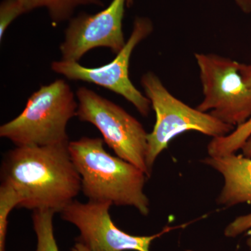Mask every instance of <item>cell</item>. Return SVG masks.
I'll return each mask as SVG.
<instances>
[{"label": "cell", "instance_id": "9a60e30c", "mask_svg": "<svg viewBox=\"0 0 251 251\" xmlns=\"http://www.w3.org/2000/svg\"><path fill=\"white\" fill-rule=\"evenodd\" d=\"M245 232L249 236L247 245L251 251V213L234 219L226 227L224 234L227 237H236Z\"/></svg>", "mask_w": 251, "mask_h": 251}, {"label": "cell", "instance_id": "ffe728a7", "mask_svg": "<svg viewBox=\"0 0 251 251\" xmlns=\"http://www.w3.org/2000/svg\"></svg>", "mask_w": 251, "mask_h": 251}, {"label": "cell", "instance_id": "5bb4252c", "mask_svg": "<svg viewBox=\"0 0 251 251\" xmlns=\"http://www.w3.org/2000/svg\"><path fill=\"white\" fill-rule=\"evenodd\" d=\"M23 14L15 0H4L0 6V40H2L5 31L10 24Z\"/></svg>", "mask_w": 251, "mask_h": 251}, {"label": "cell", "instance_id": "ac0fdd59", "mask_svg": "<svg viewBox=\"0 0 251 251\" xmlns=\"http://www.w3.org/2000/svg\"><path fill=\"white\" fill-rule=\"evenodd\" d=\"M242 150L244 156L251 158V136L243 145Z\"/></svg>", "mask_w": 251, "mask_h": 251}, {"label": "cell", "instance_id": "7a4b0ae2", "mask_svg": "<svg viewBox=\"0 0 251 251\" xmlns=\"http://www.w3.org/2000/svg\"><path fill=\"white\" fill-rule=\"evenodd\" d=\"M99 138L82 137L68 148L81 178V191L89 201L132 206L149 215L150 200L144 192L146 174L134 165L113 156Z\"/></svg>", "mask_w": 251, "mask_h": 251}, {"label": "cell", "instance_id": "9c48e42d", "mask_svg": "<svg viewBox=\"0 0 251 251\" xmlns=\"http://www.w3.org/2000/svg\"><path fill=\"white\" fill-rule=\"evenodd\" d=\"M132 0H112L106 9L90 15L81 13L69 21L59 49L63 60L78 62L91 50L108 48L118 54L126 43L122 21Z\"/></svg>", "mask_w": 251, "mask_h": 251}, {"label": "cell", "instance_id": "3957f363", "mask_svg": "<svg viewBox=\"0 0 251 251\" xmlns=\"http://www.w3.org/2000/svg\"><path fill=\"white\" fill-rule=\"evenodd\" d=\"M78 103L62 79L41 86L28 99L18 116L0 127V136L16 147L69 143L67 126L76 116Z\"/></svg>", "mask_w": 251, "mask_h": 251}, {"label": "cell", "instance_id": "4fadbf2b", "mask_svg": "<svg viewBox=\"0 0 251 251\" xmlns=\"http://www.w3.org/2000/svg\"><path fill=\"white\" fill-rule=\"evenodd\" d=\"M21 198L14 188L8 185H0V251H5L9 216L14 208L18 207Z\"/></svg>", "mask_w": 251, "mask_h": 251}, {"label": "cell", "instance_id": "8fae6325", "mask_svg": "<svg viewBox=\"0 0 251 251\" xmlns=\"http://www.w3.org/2000/svg\"><path fill=\"white\" fill-rule=\"evenodd\" d=\"M23 14L39 7H46L53 24L72 18L74 10L81 5L103 6L100 0H16Z\"/></svg>", "mask_w": 251, "mask_h": 251}, {"label": "cell", "instance_id": "8992f818", "mask_svg": "<svg viewBox=\"0 0 251 251\" xmlns=\"http://www.w3.org/2000/svg\"><path fill=\"white\" fill-rule=\"evenodd\" d=\"M204 99L196 107L233 126L251 118V89L239 74L240 63L217 54L196 53Z\"/></svg>", "mask_w": 251, "mask_h": 251}, {"label": "cell", "instance_id": "52a82bcc", "mask_svg": "<svg viewBox=\"0 0 251 251\" xmlns=\"http://www.w3.org/2000/svg\"><path fill=\"white\" fill-rule=\"evenodd\" d=\"M112 203L73 201L60 212L61 218L77 227L80 232L72 251H151L157 238L187 224L166 227L151 236H135L119 228L110 214Z\"/></svg>", "mask_w": 251, "mask_h": 251}, {"label": "cell", "instance_id": "30bf717a", "mask_svg": "<svg viewBox=\"0 0 251 251\" xmlns=\"http://www.w3.org/2000/svg\"><path fill=\"white\" fill-rule=\"evenodd\" d=\"M203 163L223 175L225 184L218 204L229 207L251 202V158L233 154L209 156Z\"/></svg>", "mask_w": 251, "mask_h": 251}, {"label": "cell", "instance_id": "ba28073f", "mask_svg": "<svg viewBox=\"0 0 251 251\" xmlns=\"http://www.w3.org/2000/svg\"><path fill=\"white\" fill-rule=\"evenodd\" d=\"M153 29L152 23L149 18H136L133 30L125 47L106 65L88 68L80 65L78 62L62 59L52 62L51 69L69 80H82L95 84L121 95L134 105L140 115L148 117L151 111V102L132 83L128 75V68L135 48L147 39Z\"/></svg>", "mask_w": 251, "mask_h": 251}, {"label": "cell", "instance_id": "e0dca14e", "mask_svg": "<svg viewBox=\"0 0 251 251\" xmlns=\"http://www.w3.org/2000/svg\"><path fill=\"white\" fill-rule=\"evenodd\" d=\"M235 1L244 12L251 13V0H235Z\"/></svg>", "mask_w": 251, "mask_h": 251}, {"label": "cell", "instance_id": "7c38bea8", "mask_svg": "<svg viewBox=\"0 0 251 251\" xmlns=\"http://www.w3.org/2000/svg\"><path fill=\"white\" fill-rule=\"evenodd\" d=\"M54 214L50 209L33 211V227L37 239L36 251H59L54 234Z\"/></svg>", "mask_w": 251, "mask_h": 251}, {"label": "cell", "instance_id": "277c9868", "mask_svg": "<svg viewBox=\"0 0 251 251\" xmlns=\"http://www.w3.org/2000/svg\"><path fill=\"white\" fill-rule=\"evenodd\" d=\"M141 85L156 113V123L148 135L146 163L150 175L156 158L177 135L196 130L217 138L226 136L234 130L233 126L220 121L208 112L191 108L176 99L153 72L144 74Z\"/></svg>", "mask_w": 251, "mask_h": 251}, {"label": "cell", "instance_id": "5b68a950", "mask_svg": "<svg viewBox=\"0 0 251 251\" xmlns=\"http://www.w3.org/2000/svg\"><path fill=\"white\" fill-rule=\"evenodd\" d=\"M77 115L81 122L92 124L116 156L151 176L147 166L148 142L146 130L134 117L120 105L87 87L76 92Z\"/></svg>", "mask_w": 251, "mask_h": 251}, {"label": "cell", "instance_id": "6da1fadb", "mask_svg": "<svg viewBox=\"0 0 251 251\" xmlns=\"http://www.w3.org/2000/svg\"><path fill=\"white\" fill-rule=\"evenodd\" d=\"M69 143L16 147L6 153L1 184L18 193V208L60 213L75 201L81 191V178L71 158Z\"/></svg>", "mask_w": 251, "mask_h": 251}, {"label": "cell", "instance_id": "2e32d148", "mask_svg": "<svg viewBox=\"0 0 251 251\" xmlns=\"http://www.w3.org/2000/svg\"><path fill=\"white\" fill-rule=\"evenodd\" d=\"M239 74H240L244 83L251 89V63L249 64L240 63Z\"/></svg>", "mask_w": 251, "mask_h": 251}, {"label": "cell", "instance_id": "d6986e66", "mask_svg": "<svg viewBox=\"0 0 251 251\" xmlns=\"http://www.w3.org/2000/svg\"><path fill=\"white\" fill-rule=\"evenodd\" d=\"M250 122H251V120H250Z\"/></svg>", "mask_w": 251, "mask_h": 251}]
</instances>
